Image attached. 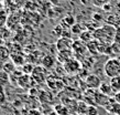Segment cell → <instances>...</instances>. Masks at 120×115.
I'll list each match as a JSON object with an SVG mask.
<instances>
[{"mask_svg": "<svg viewBox=\"0 0 120 115\" xmlns=\"http://www.w3.org/2000/svg\"><path fill=\"white\" fill-rule=\"evenodd\" d=\"M100 1L104 2V4H108V1H109V0H100Z\"/></svg>", "mask_w": 120, "mask_h": 115, "instance_id": "32", "label": "cell"}, {"mask_svg": "<svg viewBox=\"0 0 120 115\" xmlns=\"http://www.w3.org/2000/svg\"><path fill=\"white\" fill-rule=\"evenodd\" d=\"M68 1H71V2H75L76 0H68Z\"/></svg>", "mask_w": 120, "mask_h": 115, "instance_id": "33", "label": "cell"}, {"mask_svg": "<svg viewBox=\"0 0 120 115\" xmlns=\"http://www.w3.org/2000/svg\"><path fill=\"white\" fill-rule=\"evenodd\" d=\"M80 2L83 4H88L89 2H90V0H80Z\"/></svg>", "mask_w": 120, "mask_h": 115, "instance_id": "30", "label": "cell"}, {"mask_svg": "<svg viewBox=\"0 0 120 115\" xmlns=\"http://www.w3.org/2000/svg\"><path fill=\"white\" fill-rule=\"evenodd\" d=\"M72 58H74L72 50H65V51H58L57 52V60L62 64H64L67 60L72 59Z\"/></svg>", "mask_w": 120, "mask_h": 115, "instance_id": "8", "label": "cell"}, {"mask_svg": "<svg viewBox=\"0 0 120 115\" xmlns=\"http://www.w3.org/2000/svg\"><path fill=\"white\" fill-rule=\"evenodd\" d=\"M102 8L105 9L106 11H109V10H111V6H109L108 4H105L104 6H102Z\"/></svg>", "mask_w": 120, "mask_h": 115, "instance_id": "27", "label": "cell"}, {"mask_svg": "<svg viewBox=\"0 0 120 115\" xmlns=\"http://www.w3.org/2000/svg\"><path fill=\"white\" fill-rule=\"evenodd\" d=\"M110 85L112 87L113 92H120V76H116V78L110 79Z\"/></svg>", "mask_w": 120, "mask_h": 115, "instance_id": "16", "label": "cell"}, {"mask_svg": "<svg viewBox=\"0 0 120 115\" xmlns=\"http://www.w3.org/2000/svg\"><path fill=\"white\" fill-rule=\"evenodd\" d=\"M85 83H86V86H87L88 89L90 90H97L100 87L101 85V80L99 78L98 75L96 74H89L86 76L85 79Z\"/></svg>", "mask_w": 120, "mask_h": 115, "instance_id": "4", "label": "cell"}, {"mask_svg": "<svg viewBox=\"0 0 120 115\" xmlns=\"http://www.w3.org/2000/svg\"><path fill=\"white\" fill-rule=\"evenodd\" d=\"M99 92L102 93V94H105V95H107V96H109V95H111L113 92L112 87H111V85H110V83H106V82H104V83H101V85H100V87H99Z\"/></svg>", "mask_w": 120, "mask_h": 115, "instance_id": "12", "label": "cell"}, {"mask_svg": "<svg viewBox=\"0 0 120 115\" xmlns=\"http://www.w3.org/2000/svg\"><path fill=\"white\" fill-rule=\"evenodd\" d=\"M80 67H82V64L75 58H72V59L67 60L65 63L63 64L64 71H65L66 73H68V74H75V73H77L80 70Z\"/></svg>", "mask_w": 120, "mask_h": 115, "instance_id": "3", "label": "cell"}, {"mask_svg": "<svg viewBox=\"0 0 120 115\" xmlns=\"http://www.w3.org/2000/svg\"><path fill=\"white\" fill-rule=\"evenodd\" d=\"M63 32H64V29H63V27L61 26V24L56 26V27L54 28V30H53V33L56 34V36H58V37L63 36Z\"/></svg>", "mask_w": 120, "mask_h": 115, "instance_id": "23", "label": "cell"}, {"mask_svg": "<svg viewBox=\"0 0 120 115\" xmlns=\"http://www.w3.org/2000/svg\"><path fill=\"white\" fill-rule=\"evenodd\" d=\"M88 106H89V105H88L85 101H79V102L77 103V113L79 115H86Z\"/></svg>", "mask_w": 120, "mask_h": 115, "instance_id": "15", "label": "cell"}, {"mask_svg": "<svg viewBox=\"0 0 120 115\" xmlns=\"http://www.w3.org/2000/svg\"><path fill=\"white\" fill-rule=\"evenodd\" d=\"M107 115H116V114H112V113H108Z\"/></svg>", "mask_w": 120, "mask_h": 115, "instance_id": "34", "label": "cell"}, {"mask_svg": "<svg viewBox=\"0 0 120 115\" xmlns=\"http://www.w3.org/2000/svg\"><path fill=\"white\" fill-rule=\"evenodd\" d=\"M4 38L2 37V34L0 33V45H4Z\"/></svg>", "mask_w": 120, "mask_h": 115, "instance_id": "29", "label": "cell"}, {"mask_svg": "<svg viewBox=\"0 0 120 115\" xmlns=\"http://www.w3.org/2000/svg\"><path fill=\"white\" fill-rule=\"evenodd\" d=\"M86 115H99L98 108L95 105H89L87 108V112H86Z\"/></svg>", "mask_w": 120, "mask_h": 115, "instance_id": "22", "label": "cell"}, {"mask_svg": "<svg viewBox=\"0 0 120 115\" xmlns=\"http://www.w3.org/2000/svg\"><path fill=\"white\" fill-rule=\"evenodd\" d=\"M87 44L84 43L82 40H76L73 41V51L75 52V54H79V56H84L85 52L87 51Z\"/></svg>", "mask_w": 120, "mask_h": 115, "instance_id": "7", "label": "cell"}, {"mask_svg": "<svg viewBox=\"0 0 120 115\" xmlns=\"http://www.w3.org/2000/svg\"><path fill=\"white\" fill-rule=\"evenodd\" d=\"M11 56L10 50L4 47V45H0V62H6Z\"/></svg>", "mask_w": 120, "mask_h": 115, "instance_id": "11", "label": "cell"}, {"mask_svg": "<svg viewBox=\"0 0 120 115\" xmlns=\"http://www.w3.org/2000/svg\"><path fill=\"white\" fill-rule=\"evenodd\" d=\"M113 101H115L116 103L120 104V92L115 93V95H113Z\"/></svg>", "mask_w": 120, "mask_h": 115, "instance_id": "26", "label": "cell"}, {"mask_svg": "<svg viewBox=\"0 0 120 115\" xmlns=\"http://www.w3.org/2000/svg\"><path fill=\"white\" fill-rule=\"evenodd\" d=\"M39 100L43 104H49L53 102V94L50 91H41L39 92Z\"/></svg>", "mask_w": 120, "mask_h": 115, "instance_id": "10", "label": "cell"}, {"mask_svg": "<svg viewBox=\"0 0 120 115\" xmlns=\"http://www.w3.org/2000/svg\"><path fill=\"white\" fill-rule=\"evenodd\" d=\"M9 82V74L4 71H0V86L2 87Z\"/></svg>", "mask_w": 120, "mask_h": 115, "instance_id": "18", "label": "cell"}, {"mask_svg": "<svg viewBox=\"0 0 120 115\" xmlns=\"http://www.w3.org/2000/svg\"><path fill=\"white\" fill-rule=\"evenodd\" d=\"M55 58L51 54H49V56H45L42 59V67L44 69H46V70H51L52 67L55 65Z\"/></svg>", "mask_w": 120, "mask_h": 115, "instance_id": "9", "label": "cell"}, {"mask_svg": "<svg viewBox=\"0 0 120 115\" xmlns=\"http://www.w3.org/2000/svg\"><path fill=\"white\" fill-rule=\"evenodd\" d=\"M33 70H34V67L31 65V63H26L23 64V67H22V72H23V74H32Z\"/></svg>", "mask_w": 120, "mask_h": 115, "instance_id": "20", "label": "cell"}, {"mask_svg": "<svg viewBox=\"0 0 120 115\" xmlns=\"http://www.w3.org/2000/svg\"><path fill=\"white\" fill-rule=\"evenodd\" d=\"M93 19H94V20L99 21V20H101V19H102V17H101V16H99V15H94V16H93Z\"/></svg>", "mask_w": 120, "mask_h": 115, "instance_id": "28", "label": "cell"}, {"mask_svg": "<svg viewBox=\"0 0 120 115\" xmlns=\"http://www.w3.org/2000/svg\"><path fill=\"white\" fill-rule=\"evenodd\" d=\"M10 58L15 65H22L24 63V59H23L22 53H11Z\"/></svg>", "mask_w": 120, "mask_h": 115, "instance_id": "14", "label": "cell"}, {"mask_svg": "<svg viewBox=\"0 0 120 115\" xmlns=\"http://www.w3.org/2000/svg\"><path fill=\"white\" fill-rule=\"evenodd\" d=\"M53 110L56 112V114H57V115H68V113H69L67 106H66V105H64L63 103L56 104L54 107H53Z\"/></svg>", "mask_w": 120, "mask_h": 115, "instance_id": "13", "label": "cell"}, {"mask_svg": "<svg viewBox=\"0 0 120 115\" xmlns=\"http://www.w3.org/2000/svg\"><path fill=\"white\" fill-rule=\"evenodd\" d=\"M47 76H49L47 75V71L43 67H34V70H33L32 74H31L33 82H35L38 84L44 83L47 80Z\"/></svg>", "mask_w": 120, "mask_h": 115, "instance_id": "2", "label": "cell"}, {"mask_svg": "<svg viewBox=\"0 0 120 115\" xmlns=\"http://www.w3.org/2000/svg\"><path fill=\"white\" fill-rule=\"evenodd\" d=\"M71 32L75 34H82L84 32L83 31V27L80 26L79 23H75L72 28H71Z\"/></svg>", "mask_w": 120, "mask_h": 115, "instance_id": "21", "label": "cell"}, {"mask_svg": "<svg viewBox=\"0 0 120 115\" xmlns=\"http://www.w3.org/2000/svg\"><path fill=\"white\" fill-rule=\"evenodd\" d=\"M104 71L109 79L120 76V61L118 59H109L105 63Z\"/></svg>", "mask_w": 120, "mask_h": 115, "instance_id": "1", "label": "cell"}, {"mask_svg": "<svg viewBox=\"0 0 120 115\" xmlns=\"http://www.w3.org/2000/svg\"><path fill=\"white\" fill-rule=\"evenodd\" d=\"M57 51H65V50H72L73 49V41L68 39V38L61 37L57 40L56 44H55Z\"/></svg>", "mask_w": 120, "mask_h": 115, "instance_id": "5", "label": "cell"}, {"mask_svg": "<svg viewBox=\"0 0 120 115\" xmlns=\"http://www.w3.org/2000/svg\"><path fill=\"white\" fill-rule=\"evenodd\" d=\"M15 65L13 64V62H4V67H2V71L7 72L8 74H10V73H12V72H15Z\"/></svg>", "mask_w": 120, "mask_h": 115, "instance_id": "19", "label": "cell"}, {"mask_svg": "<svg viewBox=\"0 0 120 115\" xmlns=\"http://www.w3.org/2000/svg\"><path fill=\"white\" fill-rule=\"evenodd\" d=\"M32 81L33 79L31 78V75L29 74H22L20 78H18L17 80V83H18V85L22 89H30L31 85H32Z\"/></svg>", "mask_w": 120, "mask_h": 115, "instance_id": "6", "label": "cell"}, {"mask_svg": "<svg viewBox=\"0 0 120 115\" xmlns=\"http://www.w3.org/2000/svg\"><path fill=\"white\" fill-rule=\"evenodd\" d=\"M47 115H57V114H56V112H55L54 110H53V111H52L51 113H50V114H47Z\"/></svg>", "mask_w": 120, "mask_h": 115, "instance_id": "31", "label": "cell"}, {"mask_svg": "<svg viewBox=\"0 0 120 115\" xmlns=\"http://www.w3.org/2000/svg\"><path fill=\"white\" fill-rule=\"evenodd\" d=\"M6 103V94L2 90H0V106H2Z\"/></svg>", "mask_w": 120, "mask_h": 115, "instance_id": "25", "label": "cell"}, {"mask_svg": "<svg viewBox=\"0 0 120 115\" xmlns=\"http://www.w3.org/2000/svg\"><path fill=\"white\" fill-rule=\"evenodd\" d=\"M94 38V36H93V33H91L90 31H84L83 33L79 36V40H82L84 42V43H89L91 41V39Z\"/></svg>", "mask_w": 120, "mask_h": 115, "instance_id": "17", "label": "cell"}, {"mask_svg": "<svg viewBox=\"0 0 120 115\" xmlns=\"http://www.w3.org/2000/svg\"><path fill=\"white\" fill-rule=\"evenodd\" d=\"M28 115H44V114L38 108H32V110H30L28 112Z\"/></svg>", "mask_w": 120, "mask_h": 115, "instance_id": "24", "label": "cell"}]
</instances>
